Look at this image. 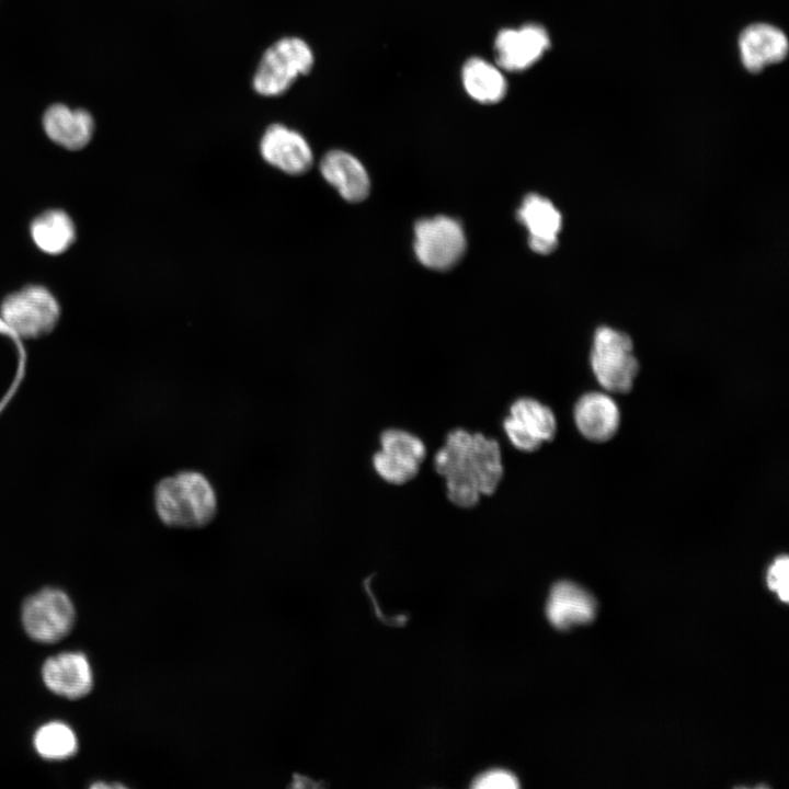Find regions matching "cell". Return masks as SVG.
Wrapping results in <instances>:
<instances>
[{
	"instance_id": "obj_14",
	"label": "cell",
	"mask_w": 789,
	"mask_h": 789,
	"mask_svg": "<svg viewBox=\"0 0 789 789\" xmlns=\"http://www.w3.org/2000/svg\"><path fill=\"white\" fill-rule=\"evenodd\" d=\"M573 418L579 432L586 439L603 443L617 433L620 411L608 393L592 391L576 401Z\"/></svg>"
},
{
	"instance_id": "obj_17",
	"label": "cell",
	"mask_w": 789,
	"mask_h": 789,
	"mask_svg": "<svg viewBox=\"0 0 789 789\" xmlns=\"http://www.w3.org/2000/svg\"><path fill=\"white\" fill-rule=\"evenodd\" d=\"M319 167L323 179L347 202H361L368 195V174L351 153L331 150L322 157Z\"/></svg>"
},
{
	"instance_id": "obj_13",
	"label": "cell",
	"mask_w": 789,
	"mask_h": 789,
	"mask_svg": "<svg viewBox=\"0 0 789 789\" xmlns=\"http://www.w3.org/2000/svg\"><path fill=\"white\" fill-rule=\"evenodd\" d=\"M595 598L570 581L554 583L546 603V616L559 630L591 622L596 615Z\"/></svg>"
},
{
	"instance_id": "obj_7",
	"label": "cell",
	"mask_w": 789,
	"mask_h": 789,
	"mask_svg": "<svg viewBox=\"0 0 789 789\" xmlns=\"http://www.w3.org/2000/svg\"><path fill=\"white\" fill-rule=\"evenodd\" d=\"M414 235V251L419 261L433 270L451 267L466 249L462 227L446 216L420 220L415 225Z\"/></svg>"
},
{
	"instance_id": "obj_11",
	"label": "cell",
	"mask_w": 789,
	"mask_h": 789,
	"mask_svg": "<svg viewBox=\"0 0 789 789\" xmlns=\"http://www.w3.org/2000/svg\"><path fill=\"white\" fill-rule=\"evenodd\" d=\"M550 39L546 30L536 24L504 28L494 41V55L501 69L521 71L541 58Z\"/></svg>"
},
{
	"instance_id": "obj_2",
	"label": "cell",
	"mask_w": 789,
	"mask_h": 789,
	"mask_svg": "<svg viewBox=\"0 0 789 789\" xmlns=\"http://www.w3.org/2000/svg\"><path fill=\"white\" fill-rule=\"evenodd\" d=\"M153 503L163 524L181 528L209 524L218 506L213 484L195 470H183L160 480L155 488Z\"/></svg>"
},
{
	"instance_id": "obj_5",
	"label": "cell",
	"mask_w": 789,
	"mask_h": 789,
	"mask_svg": "<svg viewBox=\"0 0 789 789\" xmlns=\"http://www.w3.org/2000/svg\"><path fill=\"white\" fill-rule=\"evenodd\" d=\"M60 310L53 294L37 285L9 295L1 305L4 324L22 338L35 339L49 333L57 324Z\"/></svg>"
},
{
	"instance_id": "obj_8",
	"label": "cell",
	"mask_w": 789,
	"mask_h": 789,
	"mask_svg": "<svg viewBox=\"0 0 789 789\" xmlns=\"http://www.w3.org/2000/svg\"><path fill=\"white\" fill-rule=\"evenodd\" d=\"M380 450L373 466L380 478L392 484L412 480L426 456V447L416 435L400 428H388L380 435Z\"/></svg>"
},
{
	"instance_id": "obj_20",
	"label": "cell",
	"mask_w": 789,
	"mask_h": 789,
	"mask_svg": "<svg viewBox=\"0 0 789 789\" xmlns=\"http://www.w3.org/2000/svg\"><path fill=\"white\" fill-rule=\"evenodd\" d=\"M31 236L43 252L60 254L72 244L76 231L71 218L65 211L52 209L33 220Z\"/></svg>"
},
{
	"instance_id": "obj_4",
	"label": "cell",
	"mask_w": 789,
	"mask_h": 789,
	"mask_svg": "<svg viewBox=\"0 0 789 789\" xmlns=\"http://www.w3.org/2000/svg\"><path fill=\"white\" fill-rule=\"evenodd\" d=\"M591 367L596 380L606 391H630L639 371L631 339L616 329L598 328L593 339Z\"/></svg>"
},
{
	"instance_id": "obj_3",
	"label": "cell",
	"mask_w": 789,
	"mask_h": 789,
	"mask_svg": "<svg viewBox=\"0 0 789 789\" xmlns=\"http://www.w3.org/2000/svg\"><path fill=\"white\" fill-rule=\"evenodd\" d=\"M310 45L297 36H285L263 53L252 78L253 90L262 96H278L313 67Z\"/></svg>"
},
{
	"instance_id": "obj_10",
	"label": "cell",
	"mask_w": 789,
	"mask_h": 789,
	"mask_svg": "<svg viewBox=\"0 0 789 789\" xmlns=\"http://www.w3.org/2000/svg\"><path fill=\"white\" fill-rule=\"evenodd\" d=\"M260 152L268 164L291 175L306 173L313 163L307 139L283 124H272L265 129L260 140Z\"/></svg>"
},
{
	"instance_id": "obj_23",
	"label": "cell",
	"mask_w": 789,
	"mask_h": 789,
	"mask_svg": "<svg viewBox=\"0 0 789 789\" xmlns=\"http://www.w3.org/2000/svg\"><path fill=\"white\" fill-rule=\"evenodd\" d=\"M789 559L786 554L777 557L767 571L766 581L770 590H773L782 602L789 598Z\"/></svg>"
},
{
	"instance_id": "obj_9",
	"label": "cell",
	"mask_w": 789,
	"mask_h": 789,
	"mask_svg": "<svg viewBox=\"0 0 789 789\" xmlns=\"http://www.w3.org/2000/svg\"><path fill=\"white\" fill-rule=\"evenodd\" d=\"M503 428L515 448L530 453L553 439L557 420L549 407L534 398L523 397L511 404Z\"/></svg>"
},
{
	"instance_id": "obj_6",
	"label": "cell",
	"mask_w": 789,
	"mask_h": 789,
	"mask_svg": "<svg viewBox=\"0 0 789 789\" xmlns=\"http://www.w3.org/2000/svg\"><path fill=\"white\" fill-rule=\"evenodd\" d=\"M76 611L69 596L58 588H43L31 595L22 606V624L35 641L56 642L66 637L73 624Z\"/></svg>"
},
{
	"instance_id": "obj_1",
	"label": "cell",
	"mask_w": 789,
	"mask_h": 789,
	"mask_svg": "<svg viewBox=\"0 0 789 789\" xmlns=\"http://www.w3.org/2000/svg\"><path fill=\"white\" fill-rule=\"evenodd\" d=\"M434 467L446 480L448 499L460 507H472L482 495L494 493L503 476L499 443L462 428L448 433Z\"/></svg>"
},
{
	"instance_id": "obj_19",
	"label": "cell",
	"mask_w": 789,
	"mask_h": 789,
	"mask_svg": "<svg viewBox=\"0 0 789 789\" xmlns=\"http://www.w3.org/2000/svg\"><path fill=\"white\" fill-rule=\"evenodd\" d=\"M461 80L466 92L476 101L492 104L501 101L507 90L506 80L496 67L482 58H471L464 65Z\"/></svg>"
},
{
	"instance_id": "obj_21",
	"label": "cell",
	"mask_w": 789,
	"mask_h": 789,
	"mask_svg": "<svg viewBox=\"0 0 789 789\" xmlns=\"http://www.w3.org/2000/svg\"><path fill=\"white\" fill-rule=\"evenodd\" d=\"M34 746L42 757L60 761L69 758L77 752L78 740L69 725L60 721H52L35 732Z\"/></svg>"
},
{
	"instance_id": "obj_12",
	"label": "cell",
	"mask_w": 789,
	"mask_h": 789,
	"mask_svg": "<svg viewBox=\"0 0 789 789\" xmlns=\"http://www.w3.org/2000/svg\"><path fill=\"white\" fill-rule=\"evenodd\" d=\"M42 677L49 690L70 699L88 695L93 685L91 665L81 652L48 658L42 667Z\"/></svg>"
},
{
	"instance_id": "obj_15",
	"label": "cell",
	"mask_w": 789,
	"mask_h": 789,
	"mask_svg": "<svg viewBox=\"0 0 789 789\" xmlns=\"http://www.w3.org/2000/svg\"><path fill=\"white\" fill-rule=\"evenodd\" d=\"M517 217L528 230V242L533 251L548 254L556 249L562 220L559 210L549 199L537 194L527 195Z\"/></svg>"
},
{
	"instance_id": "obj_16",
	"label": "cell",
	"mask_w": 789,
	"mask_h": 789,
	"mask_svg": "<svg viewBox=\"0 0 789 789\" xmlns=\"http://www.w3.org/2000/svg\"><path fill=\"white\" fill-rule=\"evenodd\" d=\"M742 62L752 72L781 61L788 53V39L777 27L754 24L746 27L739 41Z\"/></svg>"
},
{
	"instance_id": "obj_22",
	"label": "cell",
	"mask_w": 789,
	"mask_h": 789,
	"mask_svg": "<svg viewBox=\"0 0 789 789\" xmlns=\"http://www.w3.org/2000/svg\"><path fill=\"white\" fill-rule=\"evenodd\" d=\"M518 786L517 777L503 768L482 771L471 782V787L477 789H515Z\"/></svg>"
},
{
	"instance_id": "obj_18",
	"label": "cell",
	"mask_w": 789,
	"mask_h": 789,
	"mask_svg": "<svg viewBox=\"0 0 789 789\" xmlns=\"http://www.w3.org/2000/svg\"><path fill=\"white\" fill-rule=\"evenodd\" d=\"M43 126L54 142L69 150L85 147L94 130L93 118L87 111L72 110L64 104L47 108Z\"/></svg>"
}]
</instances>
